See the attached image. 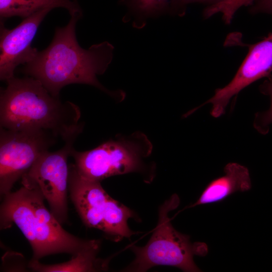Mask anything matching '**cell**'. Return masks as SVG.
Wrapping results in <instances>:
<instances>
[{"label": "cell", "mask_w": 272, "mask_h": 272, "mask_svg": "<svg viewBox=\"0 0 272 272\" xmlns=\"http://www.w3.org/2000/svg\"><path fill=\"white\" fill-rule=\"evenodd\" d=\"M260 92L270 99L269 108L266 111L257 112L254 118L253 126L254 128L260 133L267 134L269 130V126L272 124V75L267 79L259 87Z\"/></svg>", "instance_id": "obj_15"}, {"label": "cell", "mask_w": 272, "mask_h": 272, "mask_svg": "<svg viewBox=\"0 0 272 272\" xmlns=\"http://www.w3.org/2000/svg\"><path fill=\"white\" fill-rule=\"evenodd\" d=\"M76 1V0H75Z\"/></svg>", "instance_id": "obj_20"}, {"label": "cell", "mask_w": 272, "mask_h": 272, "mask_svg": "<svg viewBox=\"0 0 272 272\" xmlns=\"http://www.w3.org/2000/svg\"><path fill=\"white\" fill-rule=\"evenodd\" d=\"M223 1L224 0H173V3L179 6H184L187 4L194 3L206 4L209 6L218 4Z\"/></svg>", "instance_id": "obj_19"}, {"label": "cell", "mask_w": 272, "mask_h": 272, "mask_svg": "<svg viewBox=\"0 0 272 272\" xmlns=\"http://www.w3.org/2000/svg\"><path fill=\"white\" fill-rule=\"evenodd\" d=\"M48 8L39 11L23 19L12 29H8L1 22L0 26V79L7 81L14 77L16 68L31 61L38 50L31 44L39 26L51 10Z\"/></svg>", "instance_id": "obj_9"}, {"label": "cell", "mask_w": 272, "mask_h": 272, "mask_svg": "<svg viewBox=\"0 0 272 272\" xmlns=\"http://www.w3.org/2000/svg\"><path fill=\"white\" fill-rule=\"evenodd\" d=\"M249 12L252 14H267L272 16V0H254Z\"/></svg>", "instance_id": "obj_18"}, {"label": "cell", "mask_w": 272, "mask_h": 272, "mask_svg": "<svg viewBox=\"0 0 272 272\" xmlns=\"http://www.w3.org/2000/svg\"><path fill=\"white\" fill-rule=\"evenodd\" d=\"M271 72L272 33L249 46L248 54L232 80L216 89L214 96L206 102L212 105L211 115L215 118L222 115L233 97L254 82L269 77Z\"/></svg>", "instance_id": "obj_8"}, {"label": "cell", "mask_w": 272, "mask_h": 272, "mask_svg": "<svg viewBox=\"0 0 272 272\" xmlns=\"http://www.w3.org/2000/svg\"><path fill=\"white\" fill-rule=\"evenodd\" d=\"M79 135L65 140L64 145L56 151L48 150L43 153L22 177V184H32L38 188L47 200L51 213L61 224L67 219V159Z\"/></svg>", "instance_id": "obj_7"}, {"label": "cell", "mask_w": 272, "mask_h": 272, "mask_svg": "<svg viewBox=\"0 0 272 272\" xmlns=\"http://www.w3.org/2000/svg\"><path fill=\"white\" fill-rule=\"evenodd\" d=\"M98 251H93L72 257V259L62 263L54 265H44L38 260H32L30 267L39 271H96L107 270L110 258L100 259L96 256Z\"/></svg>", "instance_id": "obj_13"}, {"label": "cell", "mask_w": 272, "mask_h": 272, "mask_svg": "<svg viewBox=\"0 0 272 272\" xmlns=\"http://www.w3.org/2000/svg\"><path fill=\"white\" fill-rule=\"evenodd\" d=\"M1 91V127L15 130H42L64 141L82 132L80 108L52 96L38 80L14 77Z\"/></svg>", "instance_id": "obj_2"}, {"label": "cell", "mask_w": 272, "mask_h": 272, "mask_svg": "<svg viewBox=\"0 0 272 272\" xmlns=\"http://www.w3.org/2000/svg\"><path fill=\"white\" fill-rule=\"evenodd\" d=\"M70 198L84 224L104 232V216L110 196L100 182L79 174L74 164L69 165Z\"/></svg>", "instance_id": "obj_10"}, {"label": "cell", "mask_w": 272, "mask_h": 272, "mask_svg": "<svg viewBox=\"0 0 272 272\" xmlns=\"http://www.w3.org/2000/svg\"><path fill=\"white\" fill-rule=\"evenodd\" d=\"M152 145L141 132L117 136L90 150L80 152L74 148L71 156L82 177L101 181L108 177L147 170L144 159L152 153Z\"/></svg>", "instance_id": "obj_5"}, {"label": "cell", "mask_w": 272, "mask_h": 272, "mask_svg": "<svg viewBox=\"0 0 272 272\" xmlns=\"http://www.w3.org/2000/svg\"><path fill=\"white\" fill-rule=\"evenodd\" d=\"M82 16H71L65 26L56 28L48 47L38 51L21 71L40 81L54 97H59L64 86L81 84L95 87L121 101L125 97L123 91L108 90L97 77L103 75L111 63L114 47L105 41L94 44L88 49L82 48L76 35V25Z\"/></svg>", "instance_id": "obj_1"}, {"label": "cell", "mask_w": 272, "mask_h": 272, "mask_svg": "<svg viewBox=\"0 0 272 272\" xmlns=\"http://www.w3.org/2000/svg\"><path fill=\"white\" fill-rule=\"evenodd\" d=\"M224 175L211 181L197 200L185 208L221 202L237 191H246L251 188L248 169L235 162L228 163Z\"/></svg>", "instance_id": "obj_11"}, {"label": "cell", "mask_w": 272, "mask_h": 272, "mask_svg": "<svg viewBox=\"0 0 272 272\" xmlns=\"http://www.w3.org/2000/svg\"><path fill=\"white\" fill-rule=\"evenodd\" d=\"M254 0H224L217 4V12L222 14L223 18L227 21L233 20L237 11L244 6H251Z\"/></svg>", "instance_id": "obj_17"}, {"label": "cell", "mask_w": 272, "mask_h": 272, "mask_svg": "<svg viewBox=\"0 0 272 272\" xmlns=\"http://www.w3.org/2000/svg\"><path fill=\"white\" fill-rule=\"evenodd\" d=\"M134 213L126 206L110 197L104 217V233L115 241L130 238L135 232L128 227L127 221Z\"/></svg>", "instance_id": "obj_14"}, {"label": "cell", "mask_w": 272, "mask_h": 272, "mask_svg": "<svg viewBox=\"0 0 272 272\" xmlns=\"http://www.w3.org/2000/svg\"><path fill=\"white\" fill-rule=\"evenodd\" d=\"M179 203V196L174 194L160 206L158 223L150 239L143 247L131 246L135 258L123 271L143 272L157 265L174 266L186 272L201 271L193 257L207 255V245L201 242L192 243L188 235L174 228L168 217L169 212Z\"/></svg>", "instance_id": "obj_4"}, {"label": "cell", "mask_w": 272, "mask_h": 272, "mask_svg": "<svg viewBox=\"0 0 272 272\" xmlns=\"http://www.w3.org/2000/svg\"><path fill=\"white\" fill-rule=\"evenodd\" d=\"M63 8L71 16L82 15L76 2L71 0H0V16L3 20L14 16L25 19L45 9Z\"/></svg>", "instance_id": "obj_12"}, {"label": "cell", "mask_w": 272, "mask_h": 272, "mask_svg": "<svg viewBox=\"0 0 272 272\" xmlns=\"http://www.w3.org/2000/svg\"><path fill=\"white\" fill-rule=\"evenodd\" d=\"M52 133L42 130H0V192H11L39 157L55 142Z\"/></svg>", "instance_id": "obj_6"}, {"label": "cell", "mask_w": 272, "mask_h": 272, "mask_svg": "<svg viewBox=\"0 0 272 272\" xmlns=\"http://www.w3.org/2000/svg\"><path fill=\"white\" fill-rule=\"evenodd\" d=\"M4 195L1 206V229L15 224L30 243L32 260L45 256L67 253L76 256L99 251L100 240H84L66 231L45 207L44 198L37 187L28 184Z\"/></svg>", "instance_id": "obj_3"}, {"label": "cell", "mask_w": 272, "mask_h": 272, "mask_svg": "<svg viewBox=\"0 0 272 272\" xmlns=\"http://www.w3.org/2000/svg\"><path fill=\"white\" fill-rule=\"evenodd\" d=\"M168 0H130L129 3L139 16L137 27L144 25V19L156 15L163 11L167 5Z\"/></svg>", "instance_id": "obj_16"}]
</instances>
